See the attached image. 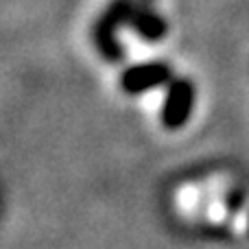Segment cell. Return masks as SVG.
I'll return each instance as SVG.
<instances>
[{
	"label": "cell",
	"instance_id": "cell-2",
	"mask_svg": "<svg viewBox=\"0 0 249 249\" xmlns=\"http://www.w3.org/2000/svg\"><path fill=\"white\" fill-rule=\"evenodd\" d=\"M168 77V70L164 66H142V68L129 70L124 74V88L127 90H142L149 86H158Z\"/></svg>",
	"mask_w": 249,
	"mask_h": 249
},
{
	"label": "cell",
	"instance_id": "cell-1",
	"mask_svg": "<svg viewBox=\"0 0 249 249\" xmlns=\"http://www.w3.org/2000/svg\"><path fill=\"white\" fill-rule=\"evenodd\" d=\"M188 105H190V88L188 83L179 81L173 86L171 94H168V105H166V112H164V118H166V124H179L184 121L186 112H188Z\"/></svg>",
	"mask_w": 249,
	"mask_h": 249
}]
</instances>
